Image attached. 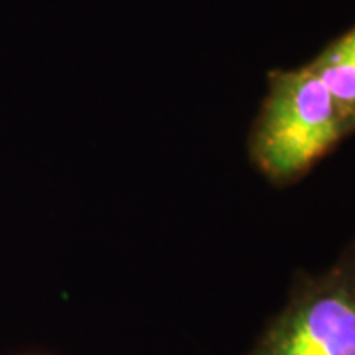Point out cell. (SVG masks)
Returning <instances> with one entry per match:
<instances>
[{"label":"cell","instance_id":"1","mask_svg":"<svg viewBox=\"0 0 355 355\" xmlns=\"http://www.w3.org/2000/svg\"><path fill=\"white\" fill-rule=\"evenodd\" d=\"M352 128L314 69H275L248 137V155L275 186L296 183L329 155Z\"/></svg>","mask_w":355,"mask_h":355},{"label":"cell","instance_id":"2","mask_svg":"<svg viewBox=\"0 0 355 355\" xmlns=\"http://www.w3.org/2000/svg\"><path fill=\"white\" fill-rule=\"evenodd\" d=\"M248 355H355V241L329 270L296 278Z\"/></svg>","mask_w":355,"mask_h":355},{"label":"cell","instance_id":"3","mask_svg":"<svg viewBox=\"0 0 355 355\" xmlns=\"http://www.w3.org/2000/svg\"><path fill=\"white\" fill-rule=\"evenodd\" d=\"M311 64L329 89L345 122L355 132V25L332 40Z\"/></svg>","mask_w":355,"mask_h":355}]
</instances>
